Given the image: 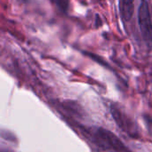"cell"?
I'll list each match as a JSON object with an SVG mask.
<instances>
[{
  "instance_id": "6da1fadb",
  "label": "cell",
  "mask_w": 152,
  "mask_h": 152,
  "mask_svg": "<svg viewBox=\"0 0 152 152\" xmlns=\"http://www.w3.org/2000/svg\"><path fill=\"white\" fill-rule=\"evenodd\" d=\"M86 134L92 142L102 151L109 152H130L119 138L110 131L102 127H90Z\"/></svg>"
},
{
  "instance_id": "7a4b0ae2",
  "label": "cell",
  "mask_w": 152,
  "mask_h": 152,
  "mask_svg": "<svg viewBox=\"0 0 152 152\" xmlns=\"http://www.w3.org/2000/svg\"><path fill=\"white\" fill-rule=\"evenodd\" d=\"M138 23L142 37L149 48L152 47V20L147 0H141L138 9Z\"/></svg>"
},
{
  "instance_id": "3957f363",
  "label": "cell",
  "mask_w": 152,
  "mask_h": 152,
  "mask_svg": "<svg viewBox=\"0 0 152 152\" xmlns=\"http://www.w3.org/2000/svg\"><path fill=\"white\" fill-rule=\"evenodd\" d=\"M111 113L113 115V118L115 119V121L117 122L118 126L123 131H125V133L128 134L132 137L138 136V131H137L136 126L128 118V117H126L125 114H123L115 106L111 107Z\"/></svg>"
},
{
  "instance_id": "277c9868",
  "label": "cell",
  "mask_w": 152,
  "mask_h": 152,
  "mask_svg": "<svg viewBox=\"0 0 152 152\" xmlns=\"http://www.w3.org/2000/svg\"><path fill=\"white\" fill-rule=\"evenodd\" d=\"M120 14L124 21H129L134 12V0H119Z\"/></svg>"
},
{
  "instance_id": "5b68a950",
  "label": "cell",
  "mask_w": 152,
  "mask_h": 152,
  "mask_svg": "<svg viewBox=\"0 0 152 152\" xmlns=\"http://www.w3.org/2000/svg\"><path fill=\"white\" fill-rule=\"evenodd\" d=\"M54 1L61 12H67L69 6V0H54Z\"/></svg>"
}]
</instances>
